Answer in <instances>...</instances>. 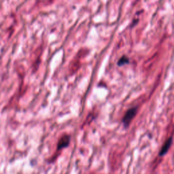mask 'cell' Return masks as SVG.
<instances>
[{
    "label": "cell",
    "mask_w": 174,
    "mask_h": 174,
    "mask_svg": "<svg viewBox=\"0 0 174 174\" xmlns=\"http://www.w3.org/2000/svg\"><path fill=\"white\" fill-rule=\"evenodd\" d=\"M136 113H137V108H131L130 110L127 111L126 114L124 115L123 120H122V122H123L124 127H127L129 125L131 121L135 116Z\"/></svg>",
    "instance_id": "obj_1"
},
{
    "label": "cell",
    "mask_w": 174,
    "mask_h": 174,
    "mask_svg": "<svg viewBox=\"0 0 174 174\" xmlns=\"http://www.w3.org/2000/svg\"><path fill=\"white\" fill-rule=\"evenodd\" d=\"M70 142V136L68 135H65L63 137H61V139H59V142L57 144V150H61L64 148H66L67 146H68Z\"/></svg>",
    "instance_id": "obj_2"
},
{
    "label": "cell",
    "mask_w": 174,
    "mask_h": 174,
    "mask_svg": "<svg viewBox=\"0 0 174 174\" xmlns=\"http://www.w3.org/2000/svg\"><path fill=\"white\" fill-rule=\"evenodd\" d=\"M171 142H172V138L170 137L169 139L167 140V142L165 143V144L163 145V146L162 147L161 150H160V152L159 153V156H163L165 155V154L167 152V151L170 148Z\"/></svg>",
    "instance_id": "obj_3"
},
{
    "label": "cell",
    "mask_w": 174,
    "mask_h": 174,
    "mask_svg": "<svg viewBox=\"0 0 174 174\" xmlns=\"http://www.w3.org/2000/svg\"><path fill=\"white\" fill-rule=\"evenodd\" d=\"M128 63H129V59L127 57H125V56H123V57L120 59V60L119 61V63H118V65H119V66H122Z\"/></svg>",
    "instance_id": "obj_4"
}]
</instances>
